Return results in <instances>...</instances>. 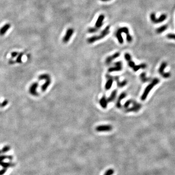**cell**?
Wrapping results in <instances>:
<instances>
[{
  "label": "cell",
  "mask_w": 175,
  "mask_h": 175,
  "mask_svg": "<svg viewBox=\"0 0 175 175\" xmlns=\"http://www.w3.org/2000/svg\"><path fill=\"white\" fill-rule=\"evenodd\" d=\"M124 33L125 34L126 37V40L129 42H131L133 40L132 37L130 35V33L129 29L126 27H122L121 28H119L115 33V36L118 40V42L120 44H123L124 42L123 38L122 36V34Z\"/></svg>",
  "instance_id": "6da1fadb"
},
{
  "label": "cell",
  "mask_w": 175,
  "mask_h": 175,
  "mask_svg": "<svg viewBox=\"0 0 175 175\" xmlns=\"http://www.w3.org/2000/svg\"><path fill=\"white\" fill-rule=\"evenodd\" d=\"M110 27L109 25L107 26L102 31V32L98 36H94L90 38H89L87 40V42L89 43H92L95 41L102 40L107 36L110 32Z\"/></svg>",
  "instance_id": "7a4b0ae2"
},
{
  "label": "cell",
  "mask_w": 175,
  "mask_h": 175,
  "mask_svg": "<svg viewBox=\"0 0 175 175\" xmlns=\"http://www.w3.org/2000/svg\"><path fill=\"white\" fill-rule=\"evenodd\" d=\"M159 82H160V80H159L158 78H154L151 81V82L146 88L144 92H143L142 94L141 95V99L142 101H145L147 98V97L148 95L149 92Z\"/></svg>",
  "instance_id": "3957f363"
},
{
  "label": "cell",
  "mask_w": 175,
  "mask_h": 175,
  "mask_svg": "<svg viewBox=\"0 0 175 175\" xmlns=\"http://www.w3.org/2000/svg\"><path fill=\"white\" fill-rule=\"evenodd\" d=\"M104 19H105V16L103 14L100 15L98 17L96 23H95L94 26L92 27H90L88 29V32L90 33H94L98 31L99 29L103 25V21Z\"/></svg>",
  "instance_id": "277c9868"
},
{
  "label": "cell",
  "mask_w": 175,
  "mask_h": 175,
  "mask_svg": "<svg viewBox=\"0 0 175 175\" xmlns=\"http://www.w3.org/2000/svg\"><path fill=\"white\" fill-rule=\"evenodd\" d=\"M40 80H45V82L41 86V90L45 91L51 83V79L50 75L48 74H42L39 77Z\"/></svg>",
  "instance_id": "5b68a950"
},
{
  "label": "cell",
  "mask_w": 175,
  "mask_h": 175,
  "mask_svg": "<svg viewBox=\"0 0 175 175\" xmlns=\"http://www.w3.org/2000/svg\"><path fill=\"white\" fill-rule=\"evenodd\" d=\"M167 66V63L166 62H163L159 67L158 72L164 78H168L171 76V73H165L164 69Z\"/></svg>",
  "instance_id": "8992f818"
},
{
  "label": "cell",
  "mask_w": 175,
  "mask_h": 175,
  "mask_svg": "<svg viewBox=\"0 0 175 175\" xmlns=\"http://www.w3.org/2000/svg\"><path fill=\"white\" fill-rule=\"evenodd\" d=\"M167 18V16L166 14H162L161 15V16L159 17L158 19H157L156 18V15L155 13H152L150 14V18L151 21V22L154 23H162Z\"/></svg>",
  "instance_id": "52a82bcc"
},
{
  "label": "cell",
  "mask_w": 175,
  "mask_h": 175,
  "mask_svg": "<svg viewBox=\"0 0 175 175\" xmlns=\"http://www.w3.org/2000/svg\"><path fill=\"white\" fill-rule=\"evenodd\" d=\"M132 104L133 105V106L132 107L125 109V111L126 113H130V112L137 113L141 109V105L137 103L135 101L132 100Z\"/></svg>",
  "instance_id": "ba28073f"
},
{
  "label": "cell",
  "mask_w": 175,
  "mask_h": 175,
  "mask_svg": "<svg viewBox=\"0 0 175 175\" xmlns=\"http://www.w3.org/2000/svg\"><path fill=\"white\" fill-rule=\"evenodd\" d=\"M123 69V63L122 61L116 62L114 64V66L110 67L108 69V72L109 73H112L114 72L121 71Z\"/></svg>",
  "instance_id": "9c48e42d"
},
{
  "label": "cell",
  "mask_w": 175,
  "mask_h": 175,
  "mask_svg": "<svg viewBox=\"0 0 175 175\" xmlns=\"http://www.w3.org/2000/svg\"><path fill=\"white\" fill-rule=\"evenodd\" d=\"M113 126L111 125H100L96 127V130L98 132H107L112 130Z\"/></svg>",
  "instance_id": "30bf717a"
},
{
  "label": "cell",
  "mask_w": 175,
  "mask_h": 175,
  "mask_svg": "<svg viewBox=\"0 0 175 175\" xmlns=\"http://www.w3.org/2000/svg\"><path fill=\"white\" fill-rule=\"evenodd\" d=\"M73 28H69L67 31L65 35L62 39V41L64 43H67L70 40L73 33Z\"/></svg>",
  "instance_id": "8fae6325"
},
{
  "label": "cell",
  "mask_w": 175,
  "mask_h": 175,
  "mask_svg": "<svg viewBox=\"0 0 175 175\" xmlns=\"http://www.w3.org/2000/svg\"><path fill=\"white\" fill-rule=\"evenodd\" d=\"M106 77L107 78V81L105 84V88L107 90H108L110 89V88L112 87L113 84V77L111 76L109 74H107L106 75Z\"/></svg>",
  "instance_id": "7c38bea8"
},
{
  "label": "cell",
  "mask_w": 175,
  "mask_h": 175,
  "mask_svg": "<svg viewBox=\"0 0 175 175\" xmlns=\"http://www.w3.org/2000/svg\"><path fill=\"white\" fill-rule=\"evenodd\" d=\"M120 55V54L119 52H116L115 53H114V54H113V55H111L110 56H107L105 60V63L107 65H109L110 64V63H111L113 60H114V59H115L116 58H117V57H118Z\"/></svg>",
  "instance_id": "4fadbf2b"
},
{
  "label": "cell",
  "mask_w": 175,
  "mask_h": 175,
  "mask_svg": "<svg viewBox=\"0 0 175 175\" xmlns=\"http://www.w3.org/2000/svg\"><path fill=\"white\" fill-rule=\"evenodd\" d=\"M124 56L125 60L127 61V62H128L129 66L130 68L133 69L136 66V65L135 64L134 62L132 60L130 55L129 53H125L124 55Z\"/></svg>",
  "instance_id": "5bb4252c"
},
{
  "label": "cell",
  "mask_w": 175,
  "mask_h": 175,
  "mask_svg": "<svg viewBox=\"0 0 175 175\" xmlns=\"http://www.w3.org/2000/svg\"><path fill=\"white\" fill-rule=\"evenodd\" d=\"M38 86L39 84L38 83H34L31 85L29 89V91L32 95H34V96H37L38 95V93L37 91V89Z\"/></svg>",
  "instance_id": "9a60e30c"
},
{
  "label": "cell",
  "mask_w": 175,
  "mask_h": 175,
  "mask_svg": "<svg viewBox=\"0 0 175 175\" xmlns=\"http://www.w3.org/2000/svg\"><path fill=\"white\" fill-rule=\"evenodd\" d=\"M113 79L114 80H115V81L117 83V86L119 87V88H122L124 87L127 83H128V82L126 80H123V81H120L119 80V77L118 76H116L113 77Z\"/></svg>",
  "instance_id": "2e32d148"
},
{
  "label": "cell",
  "mask_w": 175,
  "mask_h": 175,
  "mask_svg": "<svg viewBox=\"0 0 175 175\" xmlns=\"http://www.w3.org/2000/svg\"><path fill=\"white\" fill-rule=\"evenodd\" d=\"M126 96V93L125 92H122L120 95V96H119L118 100L117 101V102L116 103V106L117 108H120L122 107V105H121V101L125 98V97Z\"/></svg>",
  "instance_id": "e0dca14e"
},
{
  "label": "cell",
  "mask_w": 175,
  "mask_h": 175,
  "mask_svg": "<svg viewBox=\"0 0 175 175\" xmlns=\"http://www.w3.org/2000/svg\"><path fill=\"white\" fill-rule=\"evenodd\" d=\"M117 93V90H115L111 92L109 97H108V98L107 99V101L108 103L112 102L115 100V99L116 97Z\"/></svg>",
  "instance_id": "ac0fdd59"
},
{
  "label": "cell",
  "mask_w": 175,
  "mask_h": 175,
  "mask_svg": "<svg viewBox=\"0 0 175 175\" xmlns=\"http://www.w3.org/2000/svg\"><path fill=\"white\" fill-rule=\"evenodd\" d=\"M100 105L101 107L103 108H106L107 106L108 102L107 101V99L106 98V96H103L100 100L99 101Z\"/></svg>",
  "instance_id": "d6986e66"
},
{
  "label": "cell",
  "mask_w": 175,
  "mask_h": 175,
  "mask_svg": "<svg viewBox=\"0 0 175 175\" xmlns=\"http://www.w3.org/2000/svg\"><path fill=\"white\" fill-rule=\"evenodd\" d=\"M0 165L2 166L3 168L5 169H7L9 167H13L15 165L14 164L12 163H5L3 161H0Z\"/></svg>",
  "instance_id": "ffe728a7"
},
{
  "label": "cell",
  "mask_w": 175,
  "mask_h": 175,
  "mask_svg": "<svg viewBox=\"0 0 175 175\" xmlns=\"http://www.w3.org/2000/svg\"><path fill=\"white\" fill-rule=\"evenodd\" d=\"M140 77L141 81L143 83H146L150 80V78H148L146 76V73H145V72L141 73V74L140 75Z\"/></svg>",
  "instance_id": "44dd1931"
},
{
  "label": "cell",
  "mask_w": 175,
  "mask_h": 175,
  "mask_svg": "<svg viewBox=\"0 0 175 175\" xmlns=\"http://www.w3.org/2000/svg\"><path fill=\"white\" fill-rule=\"evenodd\" d=\"M147 65L145 63H141V64L136 65L133 68V70L134 72H137L140 69H144L147 68Z\"/></svg>",
  "instance_id": "7402d4cb"
},
{
  "label": "cell",
  "mask_w": 175,
  "mask_h": 175,
  "mask_svg": "<svg viewBox=\"0 0 175 175\" xmlns=\"http://www.w3.org/2000/svg\"><path fill=\"white\" fill-rule=\"evenodd\" d=\"M167 28H168V25H162L161 27H158V28H157L156 29V32L158 34L162 33L164 32V31H165L167 29Z\"/></svg>",
  "instance_id": "603a6c76"
},
{
  "label": "cell",
  "mask_w": 175,
  "mask_h": 175,
  "mask_svg": "<svg viewBox=\"0 0 175 175\" xmlns=\"http://www.w3.org/2000/svg\"><path fill=\"white\" fill-rule=\"evenodd\" d=\"M6 158H8L9 160H12L13 159V157L10 155H9V156H6V155L0 156V161H3Z\"/></svg>",
  "instance_id": "cb8c5ba5"
},
{
  "label": "cell",
  "mask_w": 175,
  "mask_h": 175,
  "mask_svg": "<svg viewBox=\"0 0 175 175\" xmlns=\"http://www.w3.org/2000/svg\"><path fill=\"white\" fill-rule=\"evenodd\" d=\"M132 100H127L125 102V103L124 105V107L125 109L128 108L129 107L130 105L132 104Z\"/></svg>",
  "instance_id": "d4e9b609"
},
{
  "label": "cell",
  "mask_w": 175,
  "mask_h": 175,
  "mask_svg": "<svg viewBox=\"0 0 175 175\" xmlns=\"http://www.w3.org/2000/svg\"><path fill=\"white\" fill-rule=\"evenodd\" d=\"M114 173V170L113 169H109L105 172L104 175H113Z\"/></svg>",
  "instance_id": "484cf974"
},
{
  "label": "cell",
  "mask_w": 175,
  "mask_h": 175,
  "mask_svg": "<svg viewBox=\"0 0 175 175\" xmlns=\"http://www.w3.org/2000/svg\"><path fill=\"white\" fill-rule=\"evenodd\" d=\"M10 149V147H9L8 146H6L3 148V149L1 150V151H2V153H6V152H8Z\"/></svg>",
  "instance_id": "4316f807"
},
{
  "label": "cell",
  "mask_w": 175,
  "mask_h": 175,
  "mask_svg": "<svg viewBox=\"0 0 175 175\" xmlns=\"http://www.w3.org/2000/svg\"><path fill=\"white\" fill-rule=\"evenodd\" d=\"M166 37L169 39L175 40V34H168L166 35Z\"/></svg>",
  "instance_id": "83f0119b"
},
{
  "label": "cell",
  "mask_w": 175,
  "mask_h": 175,
  "mask_svg": "<svg viewBox=\"0 0 175 175\" xmlns=\"http://www.w3.org/2000/svg\"><path fill=\"white\" fill-rule=\"evenodd\" d=\"M6 170L7 169L5 168H3L2 170H0V175H3L4 174H5Z\"/></svg>",
  "instance_id": "f1b7e54d"
},
{
  "label": "cell",
  "mask_w": 175,
  "mask_h": 175,
  "mask_svg": "<svg viewBox=\"0 0 175 175\" xmlns=\"http://www.w3.org/2000/svg\"><path fill=\"white\" fill-rule=\"evenodd\" d=\"M101 1H103V2H107V1H110V0H101Z\"/></svg>",
  "instance_id": "f546056e"
},
{
  "label": "cell",
  "mask_w": 175,
  "mask_h": 175,
  "mask_svg": "<svg viewBox=\"0 0 175 175\" xmlns=\"http://www.w3.org/2000/svg\"><path fill=\"white\" fill-rule=\"evenodd\" d=\"M1 153H2V151H1V150H0V155L1 154Z\"/></svg>",
  "instance_id": "4dcf8cb0"
}]
</instances>
